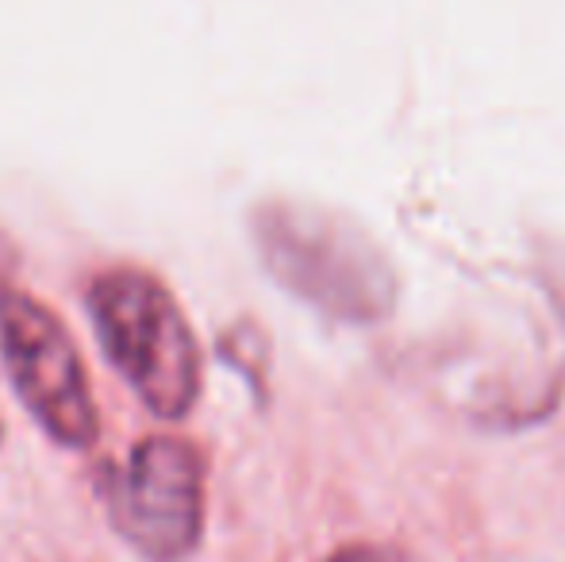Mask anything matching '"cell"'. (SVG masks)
I'll return each instance as SVG.
<instances>
[{"mask_svg": "<svg viewBox=\"0 0 565 562\" xmlns=\"http://www.w3.org/2000/svg\"><path fill=\"white\" fill-rule=\"evenodd\" d=\"M262 263L289 293L347 324L393 312L396 274L381 247L339 212L305 204H266L254 212Z\"/></svg>", "mask_w": 565, "mask_h": 562, "instance_id": "1", "label": "cell"}, {"mask_svg": "<svg viewBox=\"0 0 565 562\" xmlns=\"http://www.w3.org/2000/svg\"><path fill=\"white\" fill-rule=\"evenodd\" d=\"M89 312L108 362L150 413L178 421L201 393V354L166 285L119 266L93 282Z\"/></svg>", "mask_w": 565, "mask_h": 562, "instance_id": "2", "label": "cell"}, {"mask_svg": "<svg viewBox=\"0 0 565 562\" xmlns=\"http://www.w3.org/2000/svg\"><path fill=\"white\" fill-rule=\"evenodd\" d=\"M0 351L15 397L62 447H93L100 432L89 378L58 316L23 293H0Z\"/></svg>", "mask_w": 565, "mask_h": 562, "instance_id": "3", "label": "cell"}, {"mask_svg": "<svg viewBox=\"0 0 565 562\" xmlns=\"http://www.w3.org/2000/svg\"><path fill=\"white\" fill-rule=\"evenodd\" d=\"M113 520L139 555L173 562L196 548L204 524V466L185 439L135 447L113 494Z\"/></svg>", "mask_w": 565, "mask_h": 562, "instance_id": "4", "label": "cell"}, {"mask_svg": "<svg viewBox=\"0 0 565 562\" xmlns=\"http://www.w3.org/2000/svg\"><path fill=\"white\" fill-rule=\"evenodd\" d=\"M328 562H393V559L377 548H347V551H339V555H331Z\"/></svg>", "mask_w": 565, "mask_h": 562, "instance_id": "5", "label": "cell"}]
</instances>
